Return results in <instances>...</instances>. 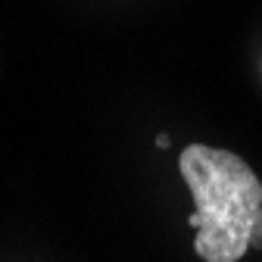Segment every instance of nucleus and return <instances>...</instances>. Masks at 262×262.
<instances>
[{
  "mask_svg": "<svg viewBox=\"0 0 262 262\" xmlns=\"http://www.w3.org/2000/svg\"><path fill=\"white\" fill-rule=\"evenodd\" d=\"M181 178L193 193V250L203 262H241L262 222V181L237 153L190 144L178 156Z\"/></svg>",
  "mask_w": 262,
  "mask_h": 262,
  "instance_id": "obj_1",
  "label": "nucleus"
},
{
  "mask_svg": "<svg viewBox=\"0 0 262 262\" xmlns=\"http://www.w3.org/2000/svg\"><path fill=\"white\" fill-rule=\"evenodd\" d=\"M250 247H259V250H262V222L256 225V231H253V237H250Z\"/></svg>",
  "mask_w": 262,
  "mask_h": 262,
  "instance_id": "obj_2",
  "label": "nucleus"
},
{
  "mask_svg": "<svg viewBox=\"0 0 262 262\" xmlns=\"http://www.w3.org/2000/svg\"><path fill=\"white\" fill-rule=\"evenodd\" d=\"M156 147H169V138L166 135H156Z\"/></svg>",
  "mask_w": 262,
  "mask_h": 262,
  "instance_id": "obj_3",
  "label": "nucleus"
}]
</instances>
